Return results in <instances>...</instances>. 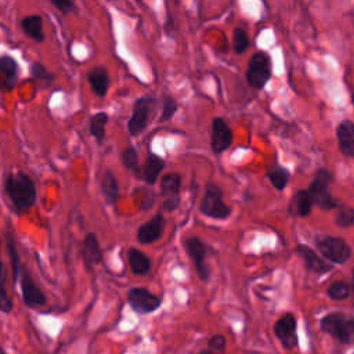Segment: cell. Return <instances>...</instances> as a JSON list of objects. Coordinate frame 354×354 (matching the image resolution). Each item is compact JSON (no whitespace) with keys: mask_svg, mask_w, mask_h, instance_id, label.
Listing matches in <instances>:
<instances>
[{"mask_svg":"<svg viewBox=\"0 0 354 354\" xmlns=\"http://www.w3.org/2000/svg\"><path fill=\"white\" fill-rule=\"evenodd\" d=\"M4 191L17 214H24L32 209L37 199V191L33 180L19 169L12 170L6 176Z\"/></svg>","mask_w":354,"mask_h":354,"instance_id":"obj_1","label":"cell"},{"mask_svg":"<svg viewBox=\"0 0 354 354\" xmlns=\"http://www.w3.org/2000/svg\"><path fill=\"white\" fill-rule=\"evenodd\" d=\"M199 212L203 216L216 218V220H224L230 217L231 207L224 203L223 192L216 184H212V183L206 184L205 194L199 205Z\"/></svg>","mask_w":354,"mask_h":354,"instance_id":"obj_2","label":"cell"},{"mask_svg":"<svg viewBox=\"0 0 354 354\" xmlns=\"http://www.w3.org/2000/svg\"><path fill=\"white\" fill-rule=\"evenodd\" d=\"M321 329L342 343L354 342V318L344 314H328L321 319Z\"/></svg>","mask_w":354,"mask_h":354,"instance_id":"obj_3","label":"cell"},{"mask_svg":"<svg viewBox=\"0 0 354 354\" xmlns=\"http://www.w3.org/2000/svg\"><path fill=\"white\" fill-rule=\"evenodd\" d=\"M330 181H332V174L328 170L321 169L315 173V176L308 187V194L313 199V203H315L317 206H319L325 210L335 209L337 205L329 191Z\"/></svg>","mask_w":354,"mask_h":354,"instance_id":"obj_4","label":"cell"},{"mask_svg":"<svg viewBox=\"0 0 354 354\" xmlns=\"http://www.w3.org/2000/svg\"><path fill=\"white\" fill-rule=\"evenodd\" d=\"M155 106H156V100L153 97L145 95L136 100L133 106V113L127 122V130L131 137H136L145 130L155 111Z\"/></svg>","mask_w":354,"mask_h":354,"instance_id":"obj_5","label":"cell"},{"mask_svg":"<svg viewBox=\"0 0 354 354\" xmlns=\"http://www.w3.org/2000/svg\"><path fill=\"white\" fill-rule=\"evenodd\" d=\"M271 76V59L263 51L254 53L248 64L246 80L253 88H263Z\"/></svg>","mask_w":354,"mask_h":354,"instance_id":"obj_6","label":"cell"},{"mask_svg":"<svg viewBox=\"0 0 354 354\" xmlns=\"http://www.w3.org/2000/svg\"><path fill=\"white\" fill-rule=\"evenodd\" d=\"M317 248L324 257L336 264L346 263L351 257V248L342 238L322 236L317 241Z\"/></svg>","mask_w":354,"mask_h":354,"instance_id":"obj_7","label":"cell"},{"mask_svg":"<svg viewBox=\"0 0 354 354\" xmlns=\"http://www.w3.org/2000/svg\"><path fill=\"white\" fill-rule=\"evenodd\" d=\"M180 187L181 176L178 173H167L160 178V198L165 212H174L180 206Z\"/></svg>","mask_w":354,"mask_h":354,"instance_id":"obj_8","label":"cell"},{"mask_svg":"<svg viewBox=\"0 0 354 354\" xmlns=\"http://www.w3.org/2000/svg\"><path fill=\"white\" fill-rule=\"evenodd\" d=\"M184 246H185V250H187L191 261L195 266L198 277L203 282H206L209 279V275H210V268L206 263V256H207L206 245L203 243V241L201 238L189 236V238L185 239Z\"/></svg>","mask_w":354,"mask_h":354,"instance_id":"obj_9","label":"cell"},{"mask_svg":"<svg viewBox=\"0 0 354 354\" xmlns=\"http://www.w3.org/2000/svg\"><path fill=\"white\" fill-rule=\"evenodd\" d=\"M129 306L138 314H149L159 308L162 299L145 288H131L127 292Z\"/></svg>","mask_w":354,"mask_h":354,"instance_id":"obj_10","label":"cell"},{"mask_svg":"<svg viewBox=\"0 0 354 354\" xmlns=\"http://www.w3.org/2000/svg\"><path fill=\"white\" fill-rule=\"evenodd\" d=\"M18 279H19V283H21L22 297H24V301L26 303V306L39 307V306L46 304L47 300H46L44 293L41 292V289L37 286V283L33 281L29 271L24 266H21Z\"/></svg>","mask_w":354,"mask_h":354,"instance_id":"obj_11","label":"cell"},{"mask_svg":"<svg viewBox=\"0 0 354 354\" xmlns=\"http://www.w3.org/2000/svg\"><path fill=\"white\" fill-rule=\"evenodd\" d=\"M232 144V131L223 118H214L212 122L210 145L214 153L227 151Z\"/></svg>","mask_w":354,"mask_h":354,"instance_id":"obj_12","label":"cell"},{"mask_svg":"<svg viewBox=\"0 0 354 354\" xmlns=\"http://www.w3.org/2000/svg\"><path fill=\"white\" fill-rule=\"evenodd\" d=\"M165 216L163 213H156L148 221L141 224L137 230V241L141 245L153 243L162 238L165 231Z\"/></svg>","mask_w":354,"mask_h":354,"instance_id":"obj_13","label":"cell"},{"mask_svg":"<svg viewBox=\"0 0 354 354\" xmlns=\"http://www.w3.org/2000/svg\"><path fill=\"white\" fill-rule=\"evenodd\" d=\"M274 332L285 348H293L297 344L296 319L292 314L282 315L274 325Z\"/></svg>","mask_w":354,"mask_h":354,"instance_id":"obj_14","label":"cell"},{"mask_svg":"<svg viewBox=\"0 0 354 354\" xmlns=\"http://www.w3.org/2000/svg\"><path fill=\"white\" fill-rule=\"evenodd\" d=\"M18 83V64L11 55H0V93H11Z\"/></svg>","mask_w":354,"mask_h":354,"instance_id":"obj_15","label":"cell"},{"mask_svg":"<svg viewBox=\"0 0 354 354\" xmlns=\"http://www.w3.org/2000/svg\"><path fill=\"white\" fill-rule=\"evenodd\" d=\"M82 259H83L84 267L88 271L102 260V249H101L98 238L94 232H87L83 238Z\"/></svg>","mask_w":354,"mask_h":354,"instance_id":"obj_16","label":"cell"},{"mask_svg":"<svg viewBox=\"0 0 354 354\" xmlns=\"http://www.w3.org/2000/svg\"><path fill=\"white\" fill-rule=\"evenodd\" d=\"M165 159L158 156L153 152H148L145 163L140 167V173L137 178L144 180L148 185H153L158 181V177L165 169Z\"/></svg>","mask_w":354,"mask_h":354,"instance_id":"obj_17","label":"cell"},{"mask_svg":"<svg viewBox=\"0 0 354 354\" xmlns=\"http://www.w3.org/2000/svg\"><path fill=\"white\" fill-rule=\"evenodd\" d=\"M87 80H88V84L91 87V91L97 97L104 98L108 94L111 79H109L108 69L104 65H97V66L91 68L87 72Z\"/></svg>","mask_w":354,"mask_h":354,"instance_id":"obj_18","label":"cell"},{"mask_svg":"<svg viewBox=\"0 0 354 354\" xmlns=\"http://www.w3.org/2000/svg\"><path fill=\"white\" fill-rule=\"evenodd\" d=\"M336 136L340 152L348 158H354V122H340L336 129Z\"/></svg>","mask_w":354,"mask_h":354,"instance_id":"obj_19","label":"cell"},{"mask_svg":"<svg viewBox=\"0 0 354 354\" xmlns=\"http://www.w3.org/2000/svg\"><path fill=\"white\" fill-rule=\"evenodd\" d=\"M21 29L26 36L32 40L41 43L44 40V30H43V19L39 14H30L21 19Z\"/></svg>","mask_w":354,"mask_h":354,"instance_id":"obj_20","label":"cell"},{"mask_svg":"<svg viewBox=\"0 0 354 354\" xmlns=\"http://www.w3.org/2000/svg\"><path fill=\"white\" fill-rule=\"evenodd\" d=\"M297 253L303 257V260L306 261V266L308 270L314 271V272H326L332 268L330 264H328L325 260H322L313 249H310L308 246H304V245H299L296 248Z\"/></svg>","mask_w":354,"mask_h":354,"instance_id":"obj_21","label":"cell"},{"mask_svg":"<svg viewBox=\"0 0 354 354\" xmlns=\"http://www.w3.org/2000/svg\"><path fill=\"white\" fill-rule=\"evenodd\" d=\"M127 260L133 274L136 275H145L151 270V260L149 257L137 248H129L127 250Z\"/></svg>","mask_w":354,"mask_h":354,"instance_id":"obj_22","label":"cell"},{"mask_svg":"<svg viewBox=\"0 0 354 354\" xmlns=\"http://www.w3.org/2000/svg\"><path fill=\"white\" fill-rule=\"evenodd\" d=\"M311 207H313V199L308 194V191H297L289 203V213H292L293 216H308L311 213Z\"/></svg>","mask_w":354,"mask_h":354,"instance_id":"obj_23","label":"cell"},{"mask_svg":"<svg viewBox=\"0 0 354 354\" xmlns=\"http://www.w3.org/2000/svg\"><path fill=\"white\" fill-rule=\"evenodd\" d=\"M101 192L108 205H115L119 196V183L112 170H105L101 178Z\"/></svg>","mask_w":354,"mask_h":354,"instance_id":"obj_24","label":"cell"},{"mask_svg":"<svg viewBox=\"0 0 354 354\" xmlns=\"http://www.w3.org/2000/svg\"><path fill=\"white\" fill-rule=\"evenodd\" d=\"M108 120H109V116L105 112H97L90 118L88 131L97 140L98 144H101L105 138V127L108 124Z\"/></svg>","mask_w":354,"mask_h":354,"instance_id":"obj_25","label":"cell"},{"mask_svg":"<svg viewBox=\"0 0 354 354\" xmlns=\"http://www.w3.org/2000/svg\"><path fill=\"white\" fill-rule=\"evenodd\" d=\"M11 310H12V300L8 296L7 288H6V268L1 259V248H0V311L10 313Z\"/></svg>","mask_w":354,"mask_h":354,"instance_id":"obj_26","label":"cell"},{"mask_svg":"<svg viewBox=\"0 0 354 354\" xmlns=\"http://www.w3.org/2000/svg\"><path fill=\"white\" fill-rule=\"evenodd\" d=\"M30 76L41 87L50 86L53 83V80H54V75L41 62H33L30 65Z\"/></svg>","mask_w":354,"mask_h":354,"instance_id":"obj_27","label":"cell"},{"mask_svg":"<svg viewBox=\"0 0 354 354\" xmlns=\"http://www.w3.org/2000/svg\"><path fill=\"white\" fill-rule=\"evenodd\" d=\"M122 163L126 169L131 170L136 176L140 173V165H138V152L133 145H127L122 151Z\"/></svg>","mask_w":354,"mask_h":354,"instance_id":"obj_28","label":"cell"},{"mask_svg":"<svg viewBox=\"0 0 354 354\" xmlns=\"http://www.w3.org/2000/svg\"><path fill=\"white\" fill-rule=\"evenodd\" d=\"M267 176H268L271 184L279 191H282L285 188V185L289 180V171L286 169H283L282 166H278V165H275L272 169H270L267 171Z\"/></svg>","mask_w":354,"mask_h":354,"instance_id":"obj_29","label":"cell"},{"mask_svg":"<svg viewBox=\"0 0 354 354\" xmlns=\"http://www.w3.org/2000/svg\"><path fill=\"white\" fill-rule=\"evenodd\" d=\"M232 46L234 51L236 54H242L248 50L249 47V37L248 33L242 28H235L234 35H232Z\"/></svg>","mask_w":354,"mask_h":354,"instance_id":"obj_30","label":"cell"},{"mask_svg":"<svg viewBox=\"0 0 354 354\" xmlns=\"http://www.w3.org/2000/svg\"><path fill=\"white\" fill-rule=\"evenodd\" d=\"M348 295H350V288L343 281H336L328 288V296L333 300H343L348 297Z\"/></svg>","mask_w":354,"mask_h":354,"instance_id":"obj_31","label":"cell"},{"mask_svg":"<svg viewBox=\"0 0 354 354\" xmlns=\"http://www.w3.org/2000/svg\"><path fill=\"white\" fill-rule=\"evenodd\" d=\"M176 112H177V101L170 95H165L162 100L160 122H167L176 115Z\"/></svg>","mask_w":354,"mask_h":354,"instance_id":"obj_32","label":"cell"},{"mask_svg":"<svg viewBox=\"0 0 354 354\" xmlns=\"http://www.w3.org/2000/svg\"><path fill=\"white\" fill-rule=\"evenodd\" d=\"M336 224L340 227H348L354 224V210L348 209V207H342L337 213H336Z\"/></svg>","mask_w":354,"mask_h":354,"instance_id":"obj_33","label":"cell"},{"mask_svg":"<svg viewBox=\"0 0 354 354\" xmlns=\"http://www.w3.org/2000/svg\"><path fill=\"white\" fill-rule=\"evenodd\" d=\"M51 6H54L57 10H59L64 15H68L75 11L76 4L71 0H50Z\"/></svg>","mask_w":354,"mask_h":354,"instance_id":"obj_34","label":"cell"},{"mask_svg":"<svg viewBox=\"0 0 354 354\" xmlns=\"http://www.w3.org/2000/svg\"><path fill=\"white\" fill-rule=\"evenodd\" d=\"M209 347H210V350L214 351V353L223 351L224 347H225V339H224V336H221V335L213 336V337L209 340Z\"/></svg>","mask_w":354,"mask_h":354,"instance_id":"obj_35","label":"cell"},{"mask_svg":"<svg viewBox=\"0 0 354 354\" xmlns=\"http://www.w3.org/2000/svg\"><path fill=\"white\" fill-rule=\"evenodd\" d=\"M199 354H217V353H214V351H212V350H206V351H202V353H199Z\"/></svg>","mask_w":354,"mask_h":354,"instance_id":"obj_36","label":"cell"},{"mask_svg":"<svg viewBox=\"0 0 354 354\" xmlns=\"http://www.w3.org/2000/svg\"><path fill=\"white\" fill-rule=\"evenodd\" d=\"M351 98H353V105H354V90H353V93H351Z\"/></svg>","mask_w":354,"mask_h":354,"instance_id":"obj_37","label":"cell"},{"mask_svg":"<svg viewBox=\"0 0 354 354\" xmlns=\"http://www.w3.org/2000/svg\"><path fill=\"white\" fill-rule=\"evenodd\" d=\"M0 354H7L4 350H1V347H0Z\"/></svg>","mask_w":354,"mask_h":354,"instance_id":"obj_38","label":"cell"},{"mask_svg":"<svg viewBox=\"0 0 354 354\" xmlns=\"http://www.w3.org/2000/svg\"><path fill=\"white\" fill-rule=\"evenodd\" d=\"M353 279H354V271H353Z\"/></svg>","mask_w":354,"mask_h":354,"instance_id":"obj_39","label":"cell"}]
</instances>
